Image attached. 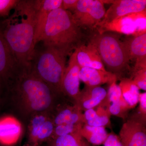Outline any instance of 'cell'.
Here are the masks:
<instances>
[{"mask_svg": "<svg viewBox=\"0 0 146 146\" xmlns=\"http://www.w3.org/2000/svg\"><path fill=\"white\" fill-rule=\"evenodd\" d=\"M79 133L89 143L99 145L104 143L108 135L105 127L84 125Z\"/></svg>", "mask_w": 146, "mask_h": 146, "instance_id": "23", "label": "cell"}, {"mask_svg": "<svg viewBox=\"0 0 146 146\" xmlns=\"http://www.w3.org/2000/svg\"><path fill=\"white\" fill-rule=\"evenodd\" d=\"M116 82H113L110 84L107 92V98L110 103V112L111 115L126 120L131 108L124 98L119 86Z\"/></svg>", "mask_w": 146, "mask_h": 146, "instance_id": "15", "label": "cell"}, {"mask_svg": "<svg viewBox=\"0 0 146 146\" xmlns=\"http://www.w3.org/2000/svg\"><path fill=\"white\" fill-rule=\"evenodd\" d=\"M11 16L1 21L3 33L20 65L30 69L35 52L37 0H19Z\"/></svg>", "mask_w": 146, "mask_h": 146, "instance_id": "1", "label": "cell"}, {"mask_svg": "<svg viewBox=\"0 0 146 146\" xmlns=\"http://www.w3.org/2000/svg\"><path fill=\"white\" fill-rule=\"evenodd\" d=\"M83 125V124H78L74 125L62 124L55 126L51 140L58 136L79 132Z\"/></svg>", "mask_w": 146, "mask_h": 146, "instance_id": "25", "label": "cell"}, {"mask_svg": "<svg viewBox=\"0 0 146 146\" xmlns=\"http://www.w3.org/2000/svg\"><path fill=\"white\" fill-rule=\"evenodd\" d=\"M130 78L139 88L146 91V69H142L131 73Z\"/></svg>", "mask_w": 146, "mask_h": 146, "instance_id": "26", "label": "cell"}, {"mask_svg": "<svg viewBox=\"0 0 146 146\" xmlns=\"http://www.w3.org/2000/svg\"><path fill=\"white\" fill-rule=\"evenodd\" d=\"M107 92L100 86H90L85 85L79 94L74 104L82 111L95 109L106 98Z\"/></svg>", "mask_w": 146, "mask_h": 146, "instance_id": "12", "label": "cell"}, {"mask_svg": "<svg viewBox=\"0 0 146 146\" xmlns=\"http://www.w3.org/2000/svg\"><path fill=\"white\" fill-rule=\"evenodd\" d=\"M110 103L107 99L106 98L96 110L91 109L84 111L83 113L84 125L91 126L109 127L110 126L109 111Z\"/></svg>", "mask_w": 146, "mask_h": 146, "instance_id": "17", "label": "cell"}, {"mask_svg": "<svg viewBox=\"0 0 146 146\" xmlns=\"http://www.w3.org/2000/svg\"><path fill=\"white\" fill-rule=\"evenodd\" d=\"M104 145V146H123L119 137L113 133L108 134Z\"/></svg>", "mask_w": 146, "mask_h": 146, "instance_id": "29", "label": "cell"}, {"mask_svg": "<svg viewBox=\"0 0 146 146\" xmlns=\"http://www.w3.org/2000/svg\"><path fill=\"white\" fill-rule=\"evenodd\" d=\"M119 137L123 146H146V119L137 112L128 117Z\"/></svg>", "mask_w": 146, "mask_h": 146, "instance_id": "8", "label": "cell"}, {"mask_svg": "<svg viewBox=\"0 0 146 146\" xmlns=\"http://www.w3.org/2000/svg\"><path fill=\"white\" fill-rule=\"evenodd\" d=\"M145 10L146 0H115L106 11L104 18L98 26L131 13Z\"/></svg>", "mask_w": 146, "mask_h": 146, "instance_id": "11", "label": "cell"}, {"mask_svg": "<svg viewBox=\"0 0 146 146\" xmlns=\"http://www.w3.org/2000/svg\"><path fill=\"white\" fill-rule=\"evenodd\" d=\"M19 0H0V17L9 16L11 11L18 4Z\"/></svg>", "mask_w": 146, "mask_h": 146, "instance_id": "27", "label": "cell"}, {"mask_svg": "<svg viewBox=\"0 0 146 146\" xmlns=\"http://www.w3.org/2000/svg\"></svg>", "mask_w": 146, "mask_h": 146, "instance_id": "32", "label": "cell"}, {"mask_svg": "<svg viewBox=\"0 0 146 146\" xmlns=\"http://www.w3.org/2000/svg\"><path fill=\"white\" fill-rule=\"evenodd\" d=\"M50 146H92L80 135L79 132L54 138Z\"/></svg>", "mask_w": 146, "mask_h": 146, "instance_id": "24", "label": "cell"}, {"mask_svg": "<svg viewBox=\"0 0 146 146\" xmlns=\"http://www.w3.org/2000/svg\"><path fill=\"white\" fill-rule=\"evenodd\" d=\"M95 32L99 33L111 32L128 35H138L135 23L127 15L98 26Z\"/></svg>", "mask_w": 146, "mask_h": 146, "instance_id": "20", "label": "cell"}, {"mask_svg": "<svg viewBox=\"0 0 146 146\" xmlns=\"http://www.w3.org/2000/svg\"><path fill=\"white\" fill-rule=\"evenodd\" d=\"M3 91L2 89H1V87H0V101H1V93H2V92Z\"/></svg>", "mask_w": 146, "mask_h": 146, "instance_id": "31", "label": "cell"}, {"mask_svg": "<svg viewBox=\"0 0 146 146\" xmlns=\"http://www.w3.org/2000/svg\"><path fill=\"white\" fill-rule=\"evenodd\" d=\"M139 107L137 112L141 117L146 119V92L141 94L139 96Z\"/></svg>", "mask_w": 146, "mask_h": 146, "instance_id": "28", "label": "cell"}, {"mask_svg": "<svg viewBox=\"0 0 146 146\" xmlns=\"http://www.w3.org/2000/svg\"><path fill=\"white\" fill-rule=\"evenodd\" d=\"M55 126L62 124H83V113L74 104L61 103L51 114Z\"/></svg>", "mask_w": 146, "mask_h": 146, "instance_id": "14", "label": "cell"}, {"mask_svg": "<svg viewBox=\"0 0 146 146\" xmlns=\"http://www.w3.org/2000/svg\"><path fill=\"white\" fill-rule=\"evenodd\" d=\"M78 0H62L61 8L72 13L77 6Z\"/></svg>", "mask_w": 146, "mask_h": 146, "instance_id": "30", "label": "cell"}, {"mask_svg": "<svg viewBox=\"0 0 146 146\" xmlns=\"http://www.w3.org/2000/svg\"><path fill=\"white\" fill-rule=\"evenodd\" d=\"M24 69L5 38L0 21V87L3 91H7L9 85Z\"/></svg>", "mask_w": 146, "mask_h": 146, "instance_id": "7", "label": "cell"}, {"mask_svg": "<svg viewBox=\"0 0 146 146\" xmlns=\"http://www.w3.org/2000/svg\"><path fill=\"white\" fill-rule=\"evenodd\" d=\"M119 86L124 98L131 109L136 107L139 100V88L132 79L127 77L120 79Z\"/></svg>", "mask_w": 146, "mask_h": 146, "instance_id": "22", "label": "cell"}, {"mask_svg": "<svg viewBox=\"0 0 146 146\" xmlns=\"http://www.w3.org/2000/svg\"><path fill=\"white\" fill-rule=\"evenodd\" d=\"M62 0H37L35 43L41 42L49 14L52 11L61 8Z\"/></svg>", "mask_w": 146, "mask_h": 146, "instance_id": "16", "label": "cell"}, {"mask_svg": "<svg viewBox=\"0 0 146 146\" xmlns=\"http://www.w3.org/2000/svg\"><path fill=\"white\" fill-rule=\"evenodd\" d=\"M22 132V124L16 118L6 116L0 119V144L7 146L15 145Z\"/></svg>", "mask_w": 146, "mask_h": 146, "instance_id": "13", "label": "cell"}, {"mask_svg": "<svg viewBox=\"0 0 146 146\" xmlns=\"http://www.w3.org/2000/svg\"><path fill=\"white\" fill-rule=\"evenodd\" d=\"M104 5L101 0H78L72 13L75 23L82 31H88L89 34L94 32L104 18Z\"/></svg>", "mask_w": 146, "mask_h": 146, "instance_id": "6", "label": "cell"}, {"mask_svg": "<svg viewBox=\"0 0 146 146\" xmlns=\"http://www.w3.org/2000/svg\"><path fill=\"white\" fill-rule=\"evenodd\" d=\"M88 42L96 49L106 70L114 74L117 80L130 71L128 53L119 33L94 32L88 35Z\"/></svg>", "mask_w": 146, "mask_h": 146, "instance_id": "4", "label": "cell"}, {"mask_svg": "<svg viewBox=\"0 0 146 146\" xmlns=\"http://www.w3.org/2000/svg\"><path fill=\"white\" fill-rule=\"evenodd\" d=\"M88 40V35L75 23L72 13L61 8L49 14L41 39L44 46L55 48L68 56Z\"/></svg>", "mask_w": 146, "mask_h": 146, "instance_id": "3", "label": "cell"}, {"mask_svg": "<svg viewBox=\"0 0 146 146\" xmlns=\"http://www.w3.org/2000/svg\"><path fill=\"white\" fill-rule=\"evenodd\" d=\"M79 77L80 81L83 82L86 86H100L104 84L110 85L117 80L116 76L109 72L88 67L80 68Z\"/></svg>", "mask_w": 146, "mask_h": 146, "instance_id": "18", "label": "cell"}, {"mask_svg": "<svg viewBox=\"0 0 146 146\" xmlns=\"http://www.w3.org/2000/svg\"><path fill=\"white\" fill-rule=\"evenodd\" d=\"M67 54L50 46L39 53L35 50L30 70L41 80L56 92L62 94L61 82L66 68Z\"/></svg>", "mask_w": 146, "mask_h": 146, "instance_id": "5", "label": "cell"}, {"mask_svg": "<svg viewBox=\"0 0 146 146\" xmlns=\"http://www.w3.org/2000/svg\"><path fill=\"white\" fill-rule=\"evenodd\" d=\"M55 127L51 114L39 113L33 115L29 125V142L32 146H37L51 139Z\"/></svg>", "mask_w": 146, "mask_h": 146, "instance_id": "9", "label": "cell"}, {"mask_svg": "<svg viewBox=\"0 0 146 146\" xmlns=\"http://www.w3.org/2000/svg\"><path fill=\"white\" fill-rule=\"evenodd\" d=\"M7 93L15 99L21 110L31 117L39 113L52 114L64 96L54 90L32 72L23 70L9 87Z\"/></svg>", "mask_w": 146, "mask_h": 146, "instance_id": "2", "label": "cell"}, {"mask_svg": "<svg viewBox=\"0 0 146 146\" xmlns=\"http://www.w3.org/2000/svg\"><path fill=\"white\" fill-rule=\"evenodd\" d=\"M79 65L104 71H106L96 49L91 43L83 45L75 50Z\"/></svg>", "mask_w": 146, "mask_h": 146, "instance_id": "19", "label": "cell"}, {"mask_svg": "<svg viewBox=\"0 0 146 146\" xmlns=\"http://www.w3.org/2000/svg\"><path fill=\"white\" fill-rule=\"evenodd\" d=\"M123 41L130 60H135L136 63H146V33L128 35Z\"/></svg>", "mask_w": 146, "mask_h": 146, "instance_id": "21", "label": "cell"}, {"mask_svg": "<svg viewBox=\"0 0 146 146\" xmlns=\"http://www.w3.org/2000/svg\"><path fill=\"white\" fill-rule=\"evenodd\" d=\"M80 68L77 60L76 53L74 50L70 55L61 82L62 94L72 100L74 103L80 93L79 73Z\"/></svg>", "mask_w": 146, "mask_h": 146, "instance_id": "10", "label": "cell"}]
</instances>
